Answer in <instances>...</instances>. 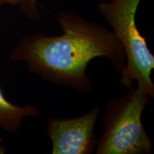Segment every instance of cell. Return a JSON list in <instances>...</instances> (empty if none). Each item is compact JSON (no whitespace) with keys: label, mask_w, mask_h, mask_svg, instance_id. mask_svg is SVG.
<instances>
[{"label":"cell","mask_w":154,"mask_h":154,"mask_svg":"<svg viewBox=\"0 0 154 154\" xmlns=\"http://www.w3.org/2000/svg\"><path fill=\"white\" fill-rule=\"evenodd\" d=\"M58 21L63 34L23 37L11 49V60L25 62L43 80L84 93L94 91L86 68L95 58H106L121 74L126 55L112 31L72 11L61 12Z\"/></svg>","instance_id":"obj_1"},{"label":"cell","mask_w":154,"mask_h":154,"mask_svg":"<svg viewBox=\"0 0 154 154\" xmlns=\"http://www.w3.org/2000/svg\"><path fill=\"white\" fill-rule=\"evenodd\" d=\"M141 0H111L101 2L97 9L112 28L115 37L126 55V65L121 74L119 84L127 88L134 87L153 98L154 84L151 73L154 56L149 50L136 24V14Z\"/></svg>","instance_id":"obj_2"},{"label":"cell","mask_w":154,"mask_h":154,"mask_svg":"<svg viewBox=\"0 0 154 154\" xmlns=\"http://www.w3.org/2000/svg\"><path fill=\"white\" fill-rule=\"evenodd\" d=\"M151 96L134 87L106 106L104 129L98 140L96 154H149L151 138L141 121V116Z\"/></svg>","instance_id":"obj_3"},{"label":"cell","mask_w":154,"mask_h":154,"mask_svg":"<svg viewBox=\"0 0 154 154\" xmlns=\"http://www.w3.org/2000/svg\"><path fill=\"white\" fill-rule=\"evenodd\" d=\"M100 113L99 107L80 116L65 119L50 118L48 136L52 154H91L97 145L94 129Z\"/></svg>","instance_id":"obj_4"},{"label":"cell","mask_w":154,"mask_h":154,"mask_svg":"<svg viewBox=\"0 0 154 154\" xmlns=\"http://www.w3.org/2000/svg\"><path fill=\"white\" fill-rule=\"evenodd\" d=\"M39 116V109L33 105L20 106L11 103L6 99L0 87V128L14 134L20 128L24 119Z\"/></svg>","instance_id":"obj_5"},{"label":"cell","mask_w":154,"mask_h":154,"mask_svg":"<svg viewBox=\"0 0 154 154\" xmlns=\"http://www.w3.org/2000/svg\"><path fill=\"white\" fill-rule=\"evenodd\" d=\"M20 11L29 20L36 21L39 19L40 12L36 0H24L20 7Z\"/></svg>","instance_id":"obj_6"},{"label":"cell","mask_w":154,"mask_h":154,"mask_svg":"<svg viewBox=\"0 0 154 154\" xmlns=\"http://www.w3.org/2000/svg\"><path fill=\"white\" fill-rule=\"evenodd\" d=\"M23 2H24V0H0V7L5 5H9L12 6L17 5L20 7Z\"/></svg>","instance_id":"obj_7"},{"label":"cell","mask_w":154,"mask_h":154,"mask_svg":"<svg viewBox=\"0 0 154 154\" xmlns=\"http://www.w3.org/2000/svg\"><path fill=\"white\" fill-rule=\"evenodd\" d=\"M6 153V148L2 144V140L0 138V154H4Z\"/></svg>","instance_id":"obj_8"}]
</instances>
